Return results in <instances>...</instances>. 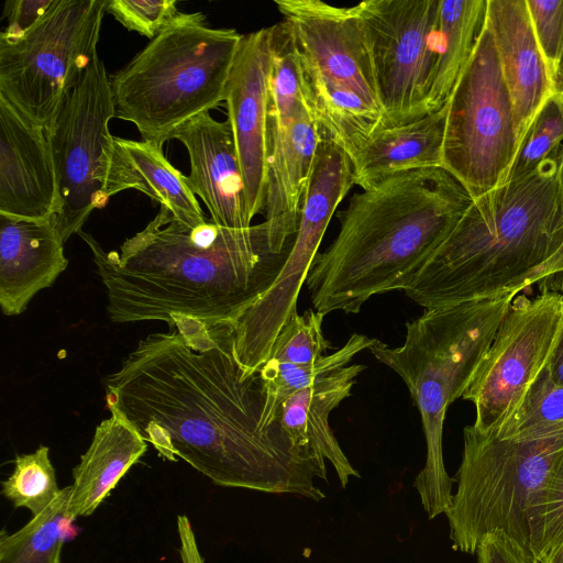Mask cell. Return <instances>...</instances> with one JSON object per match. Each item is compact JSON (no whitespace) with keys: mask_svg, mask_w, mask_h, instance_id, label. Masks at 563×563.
I'll list each match as a JSON object with an SVG mask.
<instances>
[{"mask_svg":"<svg viewBox=\"0 0 563 563\" xmlns=\"http://www.w3.org/2000/svg\"><path fill=\"white\" fill-rule=\"evenodd\" d=\"M168 328L140 340L103 379L110 412L216 485L324 498L316 477L327 474L277 420L260 372L238 361L232 324L177 316Z\"/></svg>","mask_w":563,"mask_h":563,"instance_id":"cell-1","label":"cell"},{"mask_svg":"<svg viewBox=\"0 0 563 563\" xmlns=\"http://www.w3.org/2000/svg\"><path fill=\"white\" fill-rule=\"evenodd\" d=\"M77 234L92 253L115 323L169 324L181 316L233 325L275 283L292 247L274 252L264 222L246 229L211 220L191 227L161 209L119 252H106L82 230Z\"/></svg>","mask_w":563,"mask_h":563,"instance_id":"cell-2","label":"cell"},{"mask_svg":"<svg viewBox=\"0 0 563 563\" xmlns=\"http://www.w3.org/2000/svg\"><path fill=\"white\" fill-rule=\"evenodd\" d=\"M473 199L444 168L391 176L351 197L340 229L306 284L313 309L357 313L374 295L405 288Z\"/></svg>","mask_w":563,"mask_h":563,"instance_id":"cell-3","label":"cell"},{"mask_svg":"<svg viewBox=\"0 0 563 563\" xmlns=\"http://www.w3.org/2000/svg\"><path fill=\"white\" fill-rule=\"evenodd\" d=\"M560 157L561 147L534 172L474 199L405 294L434 309L517 295L563 273L553 230Z\"/></svg>","mask_w":563,"mask_h":563,"instance_id":"cell-4","label":"cell"},{"mask_svg":"<svg viewBox=\"0 0 563 563\" xmlns=\"http://www.w3.org/2000/svg\"><path fill=\"white\" fill-rule=\"evenodd\" d=\"M515 297L426 309L406 323L400 346L378 340L369 349L402 378L420 412L427 455L413 487L429 519L445 514L453 499L454 478L445 470L442 450L446 410L467 388Z\"/></svg>","mask_w":563,"mask_h":563,"instance_id":"cell-5","label":"cell"},{"mask_svg":"<svg viewBox=\"0 0 563 563\" xmlns=\"http://www.w3.org/2000/svg\"><path fill=\"white\" fill-rule=\"evenodd\" d=\"M457 490L445 512L455 551L474 554L499 530L538 560L549 484L563 453V423L511 437L463 431Z\"/></svg>","mask_w":563,"mask_h":563,"instance_id":"cell-6","label":"cell"},{"mask_svg":"<svg viewBox=\"0 0 563 563\" xmlns=\"http://www.w3.org/2000/svg\"><path fill=\"white\" fill-rule=\"evenodd\" d=\"M243 35L181 13L111 77L115 118L158 147L190 119L224 101Z\"/></svg>","mask_w":563,"mask_h":563,"instance_id":"cell-7","label":"cell"},{"mask_svg":"<svg viewBox=\"0 0 563 563\" xmlns=\"http://www.w3.org/2000/svg\"><path fill=\"white\" fill-rule=\"evenodd\" d=\"M300 56L322 135L350 156L383 128L371 62L353 8L276 0Z\"/></svg>","mask_w":563,"mask_h":563,"instance_id":"cell-8","label":"cell"},{"mask_svg":"<svg viewBox=\"0 0 563 563\" xmlns=\"http://www.w3.org/2000/svg\"><path fill=\"white\" fill-rule=\"evenodd\" d=\"M108 0H54L24 35L0 38V96L47 128L98 53Z\"/></svg>","mask_w":563,"mask_h":563,"instance_id":"cell-9","label":"cell"},{"mask_svg":"<svg viewBox=\"0 0 563 563\" xmlns=\"http://www.w3.org/2000/svg\"><path fill=\"white\" fill-rule=\"evenodd\" d=\"M446 106L442 168L474 200L504 184L518 150L512 102L485 22Z\"/></svg>","mask_w":563,"mask_h":563,"instance_id":"cell-10","label":"cell"},{"mask_svg":"<svg viewBox=\"0 0 563 563\" xmlns=\"http://www.w3.org/2000/svg\"><path fill=\"white\" fill-rule=\"evenodd\" d=\"M440 0H367L353 5L367 48L383 128L429 113Z\"/></svg>","mask_w":563,"mask_h":563,"instance_id":"cell-11","label":"cell"},{"mask_svg":"<svg viewBox=\"0 0 563 563\" xmlns=\"http://www.w3.org/2000/svg\"><path fill=\"white\" fill-rule=\"evenodd\" d=\"M113 118L111 78L97 53L46 128L58 190L54 219L64 243L81 231L95 209L106 206L101 174Z\"/></svg>","mask_w":563,"mask_h":563,"instance_id":"cell-12","label":"cell"},{"mask_svg":"<svg viewBox=\"0 0 563 563\" xmlns=\"http://www.w3.org/2000/svg\"><path fill=\"white\" fill-rule=\"evenodd\" d=\"M562 319V296L544 291L534 298L517 296L501 320L463 399L474 404L472 424L495 433L514 413L527 389L545 367Z\"/></svg>","mask_w":563,"mask_h":563,"instance_id":"cell-13","label":"cell"},{"mask_svg":"<svg viewBox=\"0 0 563 563\" xmlns=\"http://www.w3.org/2000/svg\"><path fill=\"white\" fill-rule=\"evenodd\" d=\"M274 25L243 35L225 89L251 220L264 211Z\"/></svg>","mask_w":563,"mask_h":563,"instance_id":"cell-14","label":"cell"},{"mask_svg":"<svg viewBox=\"0 0 563 563\" xmlns=\"http://www.w3.org/2000/svg\"><path fill=\"white\" fill-rule=\"evenodd\" d=\"M57 207L46 128L0 96V214L41 220L55 216Z\"/></svg>","mask_w":563,"mask_h":563,"instance_id":"cell-15","label":"cell"},{"mask_svg":"<svg viewBox=\"0 0 563 563\" xmlns=\"http://www.w3.org/2000/svg\"><path fill=\"white\" fill-rule=\"evenodd\" d=\"M188 152L190 173L186 183L202 199L211 221L228 229L250 228L244 180L229 121L209 112L178 126L173 135Z\"/></svg>","mask_w":563,"mask_h":563,"instance_id":"cell-16","label":"cell"},{"mask_svg":"<svg viewBox=\"0 0 563 563\" xmlns=\"http://www.w3.org/2000/svg\"><path fill=\"white\" fill-rule=\"evenodd\" d=\"M354 185L349 155L321 134L302 198L292 247L279 276L268 289L274 301L287 307L297 303L300 288L318 254L328 224Z\"/></svg>","mask_w":563,"mask_h":563,"instance_id":"cell-17","label":"cell"},{"mask_svg":"<svg viewBox=\"0 0 563 563\" xmlns=\"http://www.w3.org/2000/svg\"><path fill=\"white\" fill-rule=\"evenodd\" d=\"M320 139L321 132L311 109L287 126L268 123L264 223L276 253L286 251L294 243Z\"/></svg>","mask_w":563,"mask_h":563,"instance_id":"cell-18","label":"cell"},{"mask_svg":"<svg viewBox=\"0 0 563 563\" xmlns=\"http://www.w3.org/2000/svg\"><path fill=\"white\" fill-rule=\"evenodd\" d=\"M485 24L512 102L519 150L538 111L553 95L545 64L526 0H487Z\"/></svg>","mask_w":563,"mask_h":563,"instance_id":"cell-19","label":"cell"},{"mask_svg":"<svg viewBox=\"0 0 563 563\" xmlns=\"http://www.w3.org/2000/svg\"><path fill=\"white\" fill-rule=\"evenodd\" d=\"M54 216L34 220L0 214V306L18 316L67 268Z\"/></svg>","mask_w":563,"mask_h":563,"instance_id":"cell-20","label":"cell"},{"mask_svg":"<svg viewBox=\"0 0 563 563\" xmlns=\"http://www.w3.org/2000/svg\"><path fill=\"white\" fill-rule=\"evenodd\" d=\"M135 189L159 203V209L187 225L207 220L184 176L164 156L162 147L147 142L113 136L103 162L101 196L109 198Z\"/></svg>","mask_w":563,"mask_h":563,"instance_id":"cell-21","label":"cell"},{"mask_svg":"<svg viewBox=\"0 0 563 563\" xmlns=\"http://www.w3.org/2000/svg\"><path fill=\"white\" fill-rule=\"evenodd\" d=\"M365 369L362 364L346 365L285 398L277 409V420L294 444L310 454L327 474L325 460L336 472L342 487L350 477H360L335 439L330 412L346 397L356 377Z\"/></svg>","mask_w":563,"mask_h":563,"instance_id":"cell-22","label":"cell"},{"mask_svg":"<svg viewBox=\"0 0 563 563\" xmlns=\"http://www.w3.org/2000/svg\"><path fill=\"white\" fill-rule=\"evenodd\" d=\"M448 106L401 125L382 128L351 156L354 184L368 189L407 172L442 167Z\"/></svg>","mask_w":563,"mask_h":563,"instance_id":"cell-23","label":"cell"},{"mask_svg":"<svg viewBox=\"0 0 563 563\" xmlns=\"http://www.w3.org/2000/svg\"><path fill=\"white\" fill-rule=\"evenodd\" d=\"M147 442L117 412L95 429L92 441L73 470L66 517L91 515L144 455Z\"/></svg>","mask_w":563,"mask_h":563,"instance_id":"cell-24","label":"cell"},{"mask_svg":"<svg viewBox=\"0 0 563 563\" xmlns=\"http://www.w3.org/2000/svg\"><path fill=\"white\" fill-rule=\"evenodd\" d=\"M487 0H440L438 47L428 111L441 109L473 55L486 16Z\"/></svg>","mask_w":563,"mask_h":563,"instance_id":"cell-25","label":"cell"},{"mask_svg":"<svg viewBox=\"0 0 563 563\" xmlns=\"http://www.w3.org/2000/svg\"><path fill=\"white\" fill-rule=\"evenodd\" d=\"M69 486L59 490L54 500L14 533L0 536V563H60L66 528L73 520L66 517Z\"/></svg>","mask_w":563,"mask_h":563,"instance_id":"cell-26","label":"cell"},{"mask_svg":"<svg viewBox=\"0 0 563 563\" xmlns=\"http://www.w3.org/2000/svg\"><path fill=\"white\" fill-rule=\"evenodd\" d=\"M311 109L309 86L297 46L284 22L274 25L268 123L287 126Z\"/></svg>","mask_w":563,"mask_h":563,"instance_id":"cell-27","label":"cell"},{"mask_svg":"<svg viewBox=\"0 0 563 563\" xmlns=\"http://www.w3.org/2000/svg\"><path fill=\"white\" fill-rule=\"evenodd\" d=\"M377 341L365 334L353 333L343 346L313 363L292 365L267 360L257 371L278 409L285 398L346 366L356 354L369 350Z\"/></svg>","mask_w":563,"mask_h":563,"instance_id":"cell-28","label":"cell"},{"mask_svg":"<svg viewBox=\"0 0 563 563\" xmlns=\"http://www.w3.org/2000/svg\"><path fill=\"white\" fill-rule=\"evenodd\" d=\"M59 490L49 449L45 445L33 453L16 455L13 472L2 482V495L15 508H26L33 516L44 510Z\"/></svg>","mask_w":563,"mask_h":563,"instance_id":"cell-29","label":"cell"},{"mask_svg":"<svg viewBox=\"0 0 563 563\" xmlns=\"http://www.w3.org/2000/svg\"><path fill=\"white\" fill-rule=\"evenodd\" d=\"M561 423L563 385L552 379L545 365L527 389L514 413L493 434L511 437Z\"/></svg>","mask_w":563,"mask_h":563,"instance_id":"cell-30","label":"cell"},{"mask_svg":"<svg viewBox=\"0 0 563 563\" xmlns=\"http://www.w3.org/2000/svg\"><path fill=\"white\" fill-rule=\"evenodd\" d=\"M563 143V97L551 95L538 111L504 183L534 172Z\"/></svg>","mask_w":563,"mask_h":563,"instance_id":"cell-31","label":"cell"},{"mask_svg":"<svg viewBox=\"0 0 563 563\" xmlns=\"http://www.w3.org/2000/svg\"><path fill=\"white\" fill-rule=\"evenodd\" d=\"M323 314L316 310L295 313L279 331L268 360L283 364H310L331 349L322 331Z\"/></svg>","mask_w":563,"mask_h":563,"instance_id":"cell-32","label":"cell"},{"mask_svg":"<svg viewBox=\"0 0 563 563\" xmlns=\"http://www.w3.org/2000/svg\"><path fill=\"white\" fill-rule=\"evenodd\" d=\"M553 93L563 97V0H526Z\"/></svg>","mask_w":563,"mask_h":563,"instance_id":"cell-33","label":"cell"},{"mask_svg":"<svg viewBox=\"0 0 563 563\" xmlns=\"http://www.w3.org/2000/svg\"><path fill=\"white\" fill-rule=\"evenodd\" d=\"M107 12L129 31L151 40L179 13L175 0H108Z\"/></svg>","mask_w":563,"mask_h":563,"instance_id":"cell-34","label":"cell"},{"mask_svg":"<svg viewBox=\"0 0 563 563\" xmlns=\"http://www.w3.org/2000/svg\"><path fill=\"white\" fill-rule=\"evenodd\" d=\"M543 525L539 560L563 541V453L549 484Z\"/></svg>","mask_w":563,"mask_h":563,"instance_id":"cell-35","label":"cell"},{"mask_svg":"<svg viewBox=\"0 0 563 563\" xmlns=\"http://www.w3.org/2000/svg\"><path fill=\"white\" fill-rule=\"evenodd\" d=\"M475 554L477 563H540L519 542L499 530L485 534Z\"/></svg>","mask_w":563,"mask_h":563,"instance_id":"cell-36","label":"cell"},{"mask_svg":"<svg viewBox=\"0 0 563 563\" xmlns=\"http://www.w3.org/2000/svg\"><path fill=\"white\" fill-rule=\"evenodd\" d=\"M54 0H8L3 16L8 25L1 31L0 38L14 40L31 29L45 15Z\"/></svg>","mask_w":563,"mask_h":563,"instance_id":"cell-37","label":"cell"},{"mask_svg":"<svg viewBox=\"0 0 563 563\" xmlns=\"http://www.w3.org/2000/svg\"><path fill=\"white\" fill-rule=\"evenodd\" d=\"M177 533L181 563H205L192 525L186 515L177 517Z\"/></svg>","mask_w":563,"mask_h":563,"instance_id":"cell-38","label":"cell"},{"mask_svg":"<svg viewBox=\"0 0 563 563\" xmlns=\"http://www.w3.org/2000/svg\"><path fill=\"white\" fill-rule=\"evenodd\" d=\"M562 296V319L555 344L551 352L547 368L552 379L563 385V292Z\"/></svg>","mask_w":563,"mask_h":563,"instance_id":"cell-39","label":"cell"},{"mask_svg":"<svg viewBox=\"0 0 563 563\" xmlns=\"http://www.w3.org/2000/svg\"><path fill=\"white\" fill-rule=\"evenodd\" d=\"M553 230L556 239L561 243L560 263L563 271V143L561 146L560 168H559V190L556 199V210L553 222Z\"/></svg>","mask_w":563,"mask_h":563,"instance_id":"cell-40","label":"cell"},{"mask_svg":"<svg viewBox=\"0 0 563 563\" xmlns=\"http://www.w3.org/2000/svg\"><path fill=\"white\" fill-rule=\"evenodd\" d=\"M539 561L540 563H563V541L543 555Z\"/></svg>","mask_w":563,"mask_h":563,"instance_id":"cell-41","label":"cell"}]
</instances>
